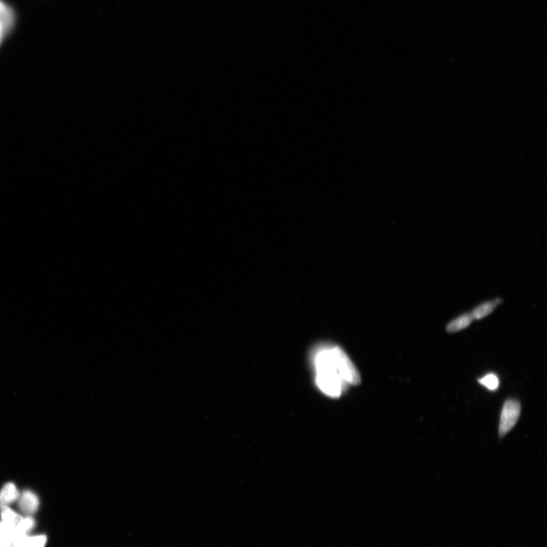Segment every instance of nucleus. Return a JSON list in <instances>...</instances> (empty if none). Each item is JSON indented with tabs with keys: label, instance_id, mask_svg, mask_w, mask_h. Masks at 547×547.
<instances>
[{
	"label": "nucleus",
	"instance_id": "3",
	"mask_svg": "<svg viewBox=\"0 0 547 547\" xmlns=\"http://www.w3.org/2000/svg\"><path fill=\"white\" fill-rule=\"evenodd\" d=\"M18 507L23 515L31 517L37 513L39 499L36 494L29 491L21 493L18 498Z\"/></svg>",
	"mask_w": 547,
	"mask_h": 547
},
{
	"label": "nucleus",
	"instance_id": "1",
	"mask_svg": "<svg viewBox=\"0 0 547 547\" xmlns=\"http://www.w3.org/2000/svg\"><path fill=\"white\" fill-rule=\"evenodd\" d=\"M318 388L331 398L340 397L349 385L361 383V376L348 356L332 343H321L311 353Z\"/></svg>",
	"mask_w": 547,
	"mask_h": 547
},
{
	"label": "nucleus",
	"instance_id": "12",
	"mask_svg": "<svg viewBox=\"0 0 547 547\" xmlns=\"http://www.w3.org/2000/svg\"><path fill=\"white\" fill-rule=\"evenodd\" d=\"M480 384L490 391H496L499 386V379L494 373H489L478 379Z\"/></svg>",
	"mask_w": 547,
	"mask_h": 547
},
{
	"label": "nucleus",
	"instance_id": "9",
	"mask_svg": "<svg viewBox=\"0 0 547 547\" xmlns=\"http://www.w3.org/2000/svg\"><path fill=\"white\" fill-rule=\"evenodd\" d=\"M35 526V521L31 517L23 518L14 531V541L26 536Z\"/></svg>",
	"mask_w": 547,
	"mask_h": 547
},
{
	"label": "nucleus",
	"instance_id": "7",
	"mask_svg": "<svg viewBox=\"0 0 547 547\" xmlns=\"http://www.w3.org/2000/svg\"><path fill=\"white\" fill-rule=\"evenodd\" d=\"M502 302L501 298H497L493 301L486 302L479 305L471 313L473 319L479 320L490 315L494 311L496 306Z\"/></svg>",
	"mask_w": 547,
	"mask_h": 547
},
{
	"label": "nucleus",
	"instance_id": "10",
	"mask_svg": "<svg viewBox=\"0 0 547 547\" xmlns=\"http://www.w3.org/2000/svg\"><path fill=\"white\" fill-rule=\"evenodd\" d=\"M47 538L45 535H39V536L29 537L28 535L14 542H19L20 547H44Z\"/></svg>",
	"mask_w": 547,
	"mask_h": 547
},
{
	"label": "nucleus",
	"instance_id": "13",
	"mask_svg": "<svg viewBox=\"0 0 547 547\" xmlns=\"http://www.w3.org/2000/svg\"><path fill=\"white\" fill-rule=\"evenodd\" d=\"M6 33L5 32L1 24H0V45H1Z\"/></svg>",
	"mask_w": 547,
	"mask_h": 547
},
{
	"label": "nucleus",
	"instance_id": "4",
	"mask_svg": "<svg viewBox=\"0 0 547 547\" xmlns=\"http://www.w3.org/2000/svg\"><path fill=\"white\" fill-rule=\"evenodd\" d=\"M19 496V491L14 483H6L0 491V509L9 507L18 501Z\"/></svg>",
	"mask_w": 547,
	"mask_h": 547
},
{
	"label": "nucleus",
	"instance_id": "6",
	"mask_svg": "<svg viewBox=\"0 0 547 547\" xmlns=\"http://www.w3.org/2000/svg\"><path fill=\"white\" fill-rule=\"evenodd\" d=\"M15 21V14L13 9L0 0V24L7 34L13 28Z\"/></svg>",
	"mask_w": 547,
	"mask_h": 547
},
{
	"label": "nucleus",
	"instance_id": "8",
	"mask_svg": "<svg viewBox=\"0 0 547 547\" xmlns=\"http://www.w3.org/2000/svg\"><path fill=\"white\" fill-rule=\"evenodd\" d=\"M473 318L471 313L462 314L451 321L446 326L448 333H455L468 328L473 322Z\"/></svg>",
	"mask_w": 547,
	"mask_h": 547
},
{
	"label": "nucleus",
	"instance_id": "11",
	"mask_svg": "<svg viewBox=\"0 0 547 547\" xmlns=\"http://www.w3.org/2000/svg\"><path fill=\"white\" fill-rule=\"evenodd\" d=\"M14 541V531L9 529L0 521V547H9Z\"/></svg>",
	"mask_w": 547,
	"mask_h": 547
},
{
	"label": "nucleus",
	"instance_id": "2",
	"mask_svg": "<svg viewBox=\"0 0 547 547\" xmlns=\"http://www.w3.org/2000/svg\"><path fill=\"white\" fill-rule=\"evenodd\" d=\"M521 410V403L516 400L509 399L504 403L498 429L501 437L513 429L518 421Z\"/></svg>",
	"mask_w": 547,
	"mask_h": 547
},
{
	"label": "nucleus",
	"instance_id": "14",
	"mask_svg": "<svg viewBox=\"0 0 547 547\" xmlns=\"http://www.w3.org/2000/svg\"><path fill=\"white\" fill-rule=\"evenodd\" d=\"M9 547H20L19 542H14Z\"/></svg>",
	"mask_w": 547,
	"mask_h": 547
},
{
	"label": "nucleus",
	"instance_id": "5",
	"mask_svg": "<svg viewBox=\"0 0 547 547\" xmlns=\"http://www.w3.org/2000/svg\"><path fill=\"white\" fill-rule=\"evenodd\" d=\"M0 510H1L0 516H1V521L3 522V524L11 531H13L14 534V531L19 526L23 517L9 507H5Z\"/></svg>",
	"mask_w": 547,
	"mask_h": 547
}]
</instances>
